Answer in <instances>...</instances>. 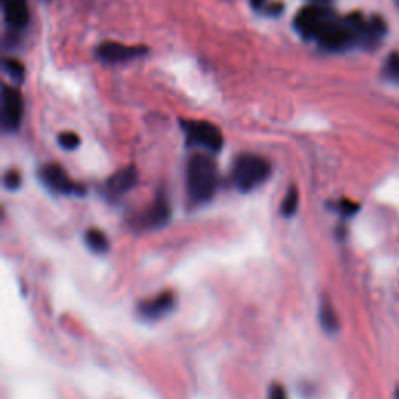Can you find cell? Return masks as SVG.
Instances as JSON below:
<instances>
[{
  "instance_id": "obj_1",
  "label": "cell",
  "mask_w": 399,
  "mask_h": 399,
  "mask_svg": "<svg viewBox=\"0 0 399 399\" xmlns=\"http://www.w3.org/2000/svg\"><path fill=\"white\" fill-rule=\"evenodd\" d=\"M219 186L217 165L211 156L198 153L187 163V194L194 203H207Z\"/></svg>"
},
{
  "instance_id": "obj_2",
  "label": "cell",
  "mask_w": 399,
  "mask_h": 399,
  "mask_svg": "<svg viewBox=\"0 0 399 399\" xmlns=\"http://www.w3.org/2000/svg\"><path fill=\"white\" fill-rule=\"evenodd\" d=\"M270 174H272V165L266 158L253 155V153H243L236 158L231 175L236 187L241 192H250L266 183Z\"/></svg>"
},
{
  "instance_id": "obj_3",
  "label": "cell",
  "mask_w": 399,
  "mask_h": 399,
  "mask_svg": "<svg viewBox=\"0 0 399 399\" xmlns=\"http://www.w3.org/2000/svg\"><path fill=\"white\" fill-rule=\"evenodd\" d=\"M315 41L328 52H343L349 47L358 46L354 30L349 27L345 17H337L335 15L324 24Z\"/></svg>"
},
{
  "instance_id": "obj_4",
  "label": "cell",
  "mask_w": 399,
  "mask_h": 399,
  "mask_svg": "<svg viewBox=\"0 0 399 399\" xmlns=\"http://www.w3.org/2000/svg\"><path fill=\"white\" fill-rule=\"evenodd\" d=\"M181 128L186 134L189 145L200 147L207 151L217 153L223 147V134L220 128L206 120H181Z\"/></svg>"
},
{
  "instance_id": "obj_5",
  "label": "cell",
  "mask_w": 399,
  "mask_h": 399,
  "mask_svg": "<svg viewBox=\"0 0 399 399\" xmlns=\"http://www.w3.org/2000/svg\"><path fill=\"white\" fill-rule=\"evenodd\" d=\"M335 13L333 10H329L322 3L308 5V7L301 8L295 16L293 26L297 28V32L308 39H315L317 35L323 28L331 17Z\"/></svg>"
},
{
  "instance_id": "obj_6",
  "label": "cell",
  "mask_w": 399,
  "mask_h": 399,
  "mask_svg": "<svg viewBox=\"0 0 399 399\" xmlns=\"http://www.w3.org/2000/svg\"><path fill=\"white\" fill-rule=\"evenodd\" d=\"M39 178L46 186L57 194L63 195H83L84 186L71 180L67 171L58 164H46L39 170Z\"/></svg>"
},
{
  "instance_id": "obj_7",
  "label": "cell",
  "mask_w": 399,
  "mask_h": 399,
  "mask_svg": "<svg viewBox=\"0 0 399 399\" xmlns=\"http://www.w3.org/2000/svg\"><path fill=\"white\" fill-rule=\"evenodd\" d=\"M147 52L149 48L142 46H127L122 42L105 41L97 46L95 57L105 64H122L144 57Z\"/></svg>"
},
{
  "instance_id": "obj_8",
  "label": "cell",
  "mask_w": 399,
  "mask_h": 399,
  "mask_svg": "<svg viewBox=\"0 0 399 399\" xmlns=\"http://www.w3.org/2000/svg\"><path fill=\"white\" fill-rule=\"evenodd\" d=\"M24 98L13 86L5 84L2 89V127L5 131L13 133L22 124Z\"/></svg>"
},
{
  "instance_id": "obj_9",
  "label": "cell",
  "mask_w": 399,
  "mask_h": 399,
  "mask_svg": "<svg viewBox=\"0 0 399 399\" xmlns=\"http://www.w3.org/2000/svg\"><path fill=\"white\" fill-rule=\"evenodd\" d=\"M175 306V295L171 292L159 293L158 297L147 299L139 304V314L147 320H159V318L167 315Z\"/></svg>"
},
{
  "instance_id": "obj_10",
  "label": "cell",
  "mask_w": 399,
  "mask_h": 399,
  "mask_svg": "<svg viewBox=\"0 0 399 399\" xmlns=\"http://www.w3.org/2000/svg\"><path fill=\"white\" fill-rule=\"evenodd\" d=\"M2 11L5 22L11 28L22 30L28 26L30 10L27 0H2Z\"/></svg>"
},
{
  "instance_id": "obj_11",
  "label": "cell",
  "mask_w": 399,
  "mask_h": 399,
  "mask_svg": "<svg viewBox=\"0 0 399 399\" xmlns=\"http://www.w3.org/2000/svg\"><path fill=\"white\" fill-rule=\"evenodd\" d=\"M385 35H387V22L384 21V17L373 15L370 17H366L364 32L360 35L359 46L364 48L378 47Z\"/></svg>"
},
{
  "instance_id": "obj_12",
  "label": "cell",
  "mask_w": 399,
  "mask_h": 399,
  "mask_svg": "<svg viewBox=\"0 0 399 399\" xmlns=\"http://www.w3.org/2000/svg\"><path fill=\"white\" fill-rule=\"evenodd\" d=\"M138 183V171L134 167H125L109 178L106 187L114 195H122L131 190Z\"/></svg>"
},
{
  "instance_id": "obj_13",
  "label": "cell",
  "mask_w": 399,
  "mask_h": 399,
  "mask_svg": "<svg viewBox=\"0 0 399 399\" xmlns=\"http://www.w3.org/2000/svg\"><path fill=\"white\" fill-rule=\"evenodd\" d=\"M170 219V207L169 201L165 200V196H159L158 201L153 205L151 210L145 214L142 222L145 223L147 228H161Z\"/></svg>"
},
{
  "instance_id": "obj_14",
  "label": "cell",
  "mask_w": 399,
  "mask_h": 399,
  "mask_svg": "<svg viewBox=\"0 0 399 399\" xmlns=\"http://www.w3.org/2000/svg\"><path fill=\"white\" fill-rule=\"evenodd\" d=\"M320 323L326 333H337L340 326L337 312L334 310L333 304L326 301V299H323L320 306Z\"/></svg>"
},
{
  "instance_id": "obj_15",
  "label": "cell",
  "mask_w": 399,
  "mask_h": 399,
  "mask_svg": "<svg viewBox=\"0 0 399 399\" xmlns=\"http://www.w3.org/2000/svg\"><path fill=\"white\" fill-rule=\"evenodd\" d=\"M86 245H88L89 250L94 251L97 254H103L109 250V241L106 234L100 230H89L86 231L84 234Z\"/></svg>"
},
{
  "instance_id": "obj_16",
  "label": "cell",
  "mask_w": 399,
  "mask_h": 399,
  "mask_svg": "<svg viewBox=\"0 0 399 399\" xmlns=\"http://www.w3.org/2000/svg\"><path fill=\"white\" fill-rule=\"evenodd\" d=\"M382 75L389 82L399 84V53L393 52L384 61L382 67Z\"/></svg>"
},
{
  "instance_id": "obj_17",
  "label": "cell",
  "mask_w": 399,
  "mask_h": 399,
  "mask_svg": "<svg viewBox=\"0 0 399 399\" xmlns=\"http://www.w3.org/2000/svg\"><path fill=\"white\" fill-rule=\"evenodd\" d=\"M298 201H299V195H298V190L297 187H290L287 190V194L284 196V200H282V205H281V211L284 214V217H292L295 212L298 210Z\"/></svg>"
},
{
  "instance_id": "obj_18",
  "label": "cell",
  "mask_w": 399,
  "mask_h": 399,
  "mask_svg": "<svg viewBox=\"0 0 399 399\" xmlns=\"http://www.w3.org/2000/svg\"><path fill=\"white\" fill-rule=\"evenodd\" d=\"M3 71L8 73V75L15 80V82H22L24 77H26V67L15 58H5L3 59Z\"/></svg>"
},
{
  "instance_id": "obj_19",
  "label": "cell",
  "mask_w": 399,
  "mask_h": 399,
  "mask_svg": "<svg viewBox=\"0 0 399 399\" xmlns=\"http://www.w3.org/2000/svg\"><path fill=\"white\" fill-rule=\"evenodd\" d=\"M80 142H82V140H80V136L73 131H64L58 136V144L67 151H72V150L78 149Z\"/></svg>"
},
{
  "instance_id": "obj_20",
  "label": "cell",
  "mask_w": 399,
  "mask_h": 399,
  "mask_svg": "<svg viewBox=\"0 0 399 399\" xmlns=\"http://www.w3.org/2000/svg\"><path fill=\"white\" fill-rule=\"evenodd\" d=\"M21 183H22V178H21V174L17 170H8L7 174H5V176H3V184H5V187H7L8 190L19 189Z\"/></svg>"
},
{
  "instance_id": "obj_21",
  "label": "cell",
  "mask_w": 399,
  "mask_h": 399,
  "mask_svg": "<svg viewBox=\"0 0 399 399\" xmlns=\"http://www.w3.org/2000/svg\"><path fill=\"white\" fill-rule=\"evenodd\" d=\"M339 210L345 217H351L359 211V205L354 203V201H349V200H342L339 203Z\"/></svg>"
},
{
  "instance_id": "obj_22",
  "label": "cell",
  "mask_w": 399,
  "mask_h": 399,
  "mask_svg": "<svg viewBox=\"0 0 399 399\" xmlns=\"http://www.w3.org/2000/svg\"><path fill=\"white\" fill-rule=\"evenodd\" d=\"M268 399H287L286 389L281 384H273L268 393Z\"/></svg>"
},
{
  "instance_id": "obj_23",
  "label": "cell",
  "mask_w": 399,
  "mask_h": 399,
  "mask_svg": "<svg viewBox=\"0 0 399 399\" xmlns=\"http://www.w3.org/2000/svg\"><path fill=\"white\" fill-rule=\"evenodd\" d=\"M267 0H250V3H251V7H253L254 10H261L263 5H266Z\"/></svg>"
},
{
  "instance_id": "obj_24",
  "label": "cell",
  "mask_w": 399,
  "mask_h": 399,
  "mask_svg": "<svg viewBox=\"0 0 399 399\" xmlns=\"http://www.w3.org/2000/svg\"><path fill=\"white\" fill-rule=\"evenodd\" d=\"M314 2H317V3H326V2H329V0H314Z\"/></svg>"
},
{
  "instance_id": "obj_25",
  "label": "cell",
  "mask_w": 399,
  "mask_h": 399,
  "mask_svg": "<svg viewBox=\"0 0 399 399\" xmlns=\"http://www.w3.org/2000/svg\"><path fill=\"white\" fill-rule=\"evenodd\" d=\"M395 399H399V389L395 391Z\"/></svg>"
},
{
  "instance_id": "obj_26",
  "label": "cell",
  "mask_w": 399,
  "mask_h": 399,
  "mask_svg": "<svg viewBox=\"0 0 399 399\" xmlns=\"http://www.w3.org/2000/svg\"><path fill=\"white\" fill-rule=\"evenodd\" d=\"M395 2H396V7L399 8V0H395Z\"/></svg>"
}]
</instances>
